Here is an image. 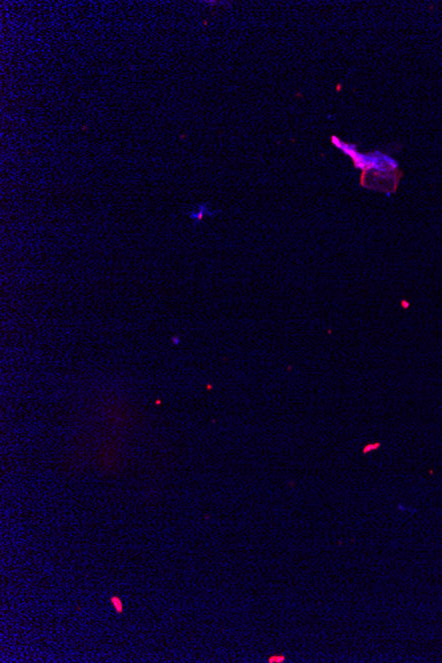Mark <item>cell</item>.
Returning <instances> with one entry per match:
<instances>
[{
  "instance_id": "1",
  "label": "cell",
  "mask_w": 442,
  "mask_h": 663,
  "mask_svg": "<svg viewBox=\"0 0 442 663\" xmlns=\"http://www.w3.org/2000/svg\"><path fill=\"white\" fill-rule=\"evenodd\" d=\"M331 143L335 148L345 154L347 158L352 160L354 167L360 169L363 172H372L381 177H390L399 171V160L393 158L390 154L381 153V151H374V153H360L358 146L354 143H348L342 141L340 138H331Z\"/></svg>"
},
{
  "instance_id": "2",
  "label": "cell",
  "mask_w": 442,
  "mask_h": 663,
  "mask_svg": "<svg viewBox=\"0 0 442 663\" xmlns=\"http://www.w3.org/2000/svg\"><path fill=\"white\" fill-rule=\"evenodd\" d=\"M216 213H219V211H212L211 208L208 207V204H201L193 211L189 212L187 215H189L191 220H193L195 222H201L205 216H215Z\"/></svg>"
},
{
  "instance_id": "3",
  "label": "cell",
  "mask_w": 442,
  "mask_h": 663,
  "mask_svg": "<svg viewBox=\"0 0 442 663\" xmlns=\"http://www.w3.org/2000/svg\"><path fill=\"white\" fill-rule=\"evenodd\" d=\"M112 604L114 605V608H116V611H118V613L122 611L124 605H122V602H121V600H119L118 597H112Z\"/></svg>"
}]
</instances>
